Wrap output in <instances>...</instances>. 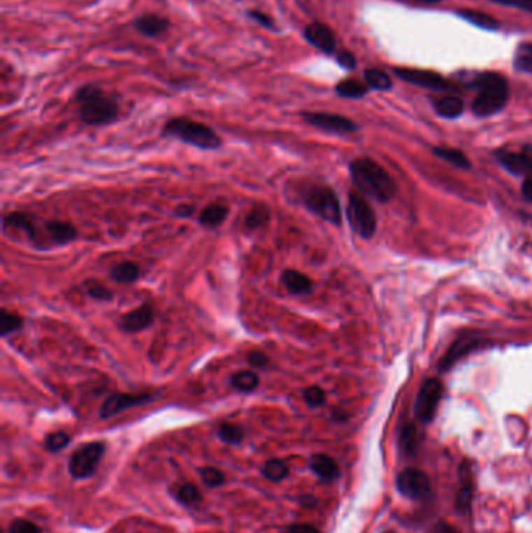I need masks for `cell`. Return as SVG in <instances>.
I'll list each match as a JSON object with an SVG mask.
<instances>
[{
    "mask_svg": "<svg viewBox=\"0 0 532 533\" xmlns=\"http://www.w3.org/2000/svg\"><path fill=\"white\" fill-rule=\"evenodd\" d=\"M484 341L486 340L482 339L479 332L470 331V332L462 334V336L456 339L453 346L447 351L445 357L442 359L440 370H449L456 362L461 360V357H463V355L468 353H472L473 350H476V348H479Z\"/></svg>",
    "mask_w": 532,
    "mask_h": 533,
    "instance_id": "14",
    "label": "cell"
},
{
    "mask_svg": "<svg viewBox=\"0 0 532 533\" xmlns=\"http://www.w3.org/2000/svg\"><path fill=\"white\" fill-rule=\"evenodd\" d=\"M74 100L78 106V118L86 125H110L119 118V97L113 92L105 91L99 85H85L78 87Z\"/></svg>",
    "mask_w": 532,
    "mask_h": 533,
    "instance_id": "1",
    "label": "cell"
},
{
    "mask_svg": "<svg viewBox=\"0 0 532 533\" xmlns=\"http://www.w3.org/2000/svg\"><path fill=\"white\" fill-rule=\"evenodd\" d=\"M302 119L311 127L332 134H351L358 132V124L351 119L332 113H302Z\"/></svg>",
    "mask_w": 532,
    "mask_h": 533,
    "instance_id": "8",
    "label": "cell"
},
{
    "mask_svg": "<svg viewBox=\"0 0 532 533\" xmlns=\"http://www.w3.org/2000/svg\"><path fill=\"white\" fill-rule=\"evenodd\" d=\"M514 67L520 72L532 73V43H523L517 47Z\"/></svg>",
    "mask_w": 532,
    "mask_h": 533,
    "instance_id": "32",
    "label": "cell"
},
{
    "mask_svg": "<svg viewBox=\"0 0 532 533\" xmlns=\"http://www.w3.org/2000/svg\"><path fill=\"white\" fill-rule=\"evenodd\" d=\"M350 175L354 186L365 197L374 198L381 203L392 200L397 186L392 176L370 158H358L350 162Z\"/></svg>",
    "mask_w": 532,
    "mask_h": 533,
    "instance_id": "2",
    "label": "cell"
},
{
    "mask_svg": "<svg viewBox=\"0 0 532 533\" xmlns=\"http://www.w3.org/2000/svg\"><path fill=\"white\" fill-rule=\"evenodd\" d=\"M200 473H202L203 482L209 485V487H219V485H222L225 481V476L216 468H203Z\"/></svg>",
    "mask_w": 532,
    "mask_h": 533,
    "instance_id": "42",
    "label": "cell"
},
{
    "mask_svg": "<svg viewBox=\"0 0 532 533\" xmlns=\"http://www.w3.org/2000/svg\"><path fill=\"white\" fill-rule=\"evenodd\" d=\"M397 487L401 495L414 499V501H423L431 496V482H429L428 476L414 468L401 471L397 479Z\"/></svg>",
    "mask_w": 532,
    "mask_h": 533,
    "instance_id": "11",
    "label": "cell"
},
{
    "mask_svg": "<svg viewBox=\"0 0 532 533\" xmlns=\"http://www.w3.org/2000/svg\"><path fill=\"white\" fill-rule=\"evenodd\" d=\"M364 78L367 86L377 89V91H387L392 87L391 77L381 69H367L364 72Z\"/></svg>",
    "mask_w": 532,
    "mask_h": 533,
    "instance_id": "33",
    "label": "cell"
},
{
    "mask_svg": "<svg viewBox=\"0 0 532 533\" xmlns=\"http://www.w3.org/2000/svg\"><path fill=\"white\" fill-rule=\"evenodd\" d=\"M2 228L6 234H8L10 231L15 232V234H18L19 232V234H22L27 241L41 250L39 231H38L35 220H33L29 214L18 213V211L16 213L5 214L2 218Z\"/></svg>",
    "mask_w": 532,
    "mask_h": 533,
    "instance_id": "13",
    "label": "cell"
},
{
    "mask_svg": "<svg viewBox=\"0 0 532 533\" xmlns=\"http://www.w3.org/2000/svg\"><path fill=\"white\" fill-rule=\"evenodd\" d=\"M309 467L312 469V473L318 476L322 481H334L339 476V467L337 463L334 462L331 457L325 455V454H316L312 455Z\"/></svg>",
    "mask_w": 532,
    "mask_h": 533,
    "instance_id": "22",
    "label": "cell"
},
{
    "mask_svg": "<svg viewBox=\"0 0 532 533\" xmlns=\"http://www.w3.org/2000/svg\"><path fill=\"white\" fill-rule=\"evenodd\" d=\"M43 229L47 236V241L52 245H66L75 241L78 236L77 228L71 222L66 220H49L44 222Z\"/></svg>",
    "mask_w": 532,
    "mask_h": 533,
    "instance_id": "18",
    "label": "cell"
},
{
    "mask_svg": "<svg viewBox=\"0 0 532 533\" xmlns=\"http://www.w3.org/2000/svg\"><path fill=\"white\" fill-rule=\"evenodd\" d=\"M459 482H461V488L458 491V497H456V505H458L459 511H468L470 504H472L473 482H472V471H470L467 463L461 467Z\"/></svg>",
    "mask_w": 532,
    "mask_h": 533,
    "instance_id": "23",
    "label": "cell"
},
{
    "mask_svg": "<svg viewBox=\"0 0 532 533\" xmlns=\"http://www.w3.org/2000/svg\"><path fill=\"white\" fill-rule=\"evenodd\" d=\"M303 36L317 50L332 55L337 50V41L334 31L323 22H311L303 29Z\"/></svg>",
    "mask_w": 532,
    "mask_h": 533,
    "instance_id": "15",
    "label": "cell"
},
{
    "mask_svg": "<svg viewBox=\"0 0 532 533\" xmlns=\"http://www.w3.org/2000/svg\"><path fill=\"white\" fill-rule=\"evenodd\" d=\"M281 283L290 295H306L312 290V281L309 276L294 269H286L281 273Z\"/></svg>",
    "mask_w": 532,
    "mask_h": 533,
    "instance_id": "20",
    "label": "cell"
},
{
    "mask_svg": "<svg viewBox=\"0 0 532 533\" xmlns=\"http://www.w3.org/2000/svg\"><path fill=\"white\" fill-rule=\"evenodd\" d=\"M86 289H88V295H90L92 299H95V301H111L114 297L113 292L108 289V287L99 283L86 284Z\"/></svg>",
    "mask_w": 532,
    "mask_h": 533,
    "instance_id": "40",
    "label": "cell"
},
{
    "mask_svg": "<svg viewBox=\"0 0 532 533\" xmlns=\"http://www.w3.org/2000/svg\"><path fill=\"white\" fill-rule=\"evenodd\" d=\"M336 59L337 63L344 67V69H354L356 67V58H354V55L349 50H339L336 53Z\"/></svg>",
    "mask_w": 532,
    "mask_h": 533,
    "instance_id": "45",
    "label": "cell"
},
{
    "mask_svg": "<svg viewBox=\"0 0 532 533\" xmlns=\"http://www.w3.org/2000/svg\"><path fill=\"white\" fill-rule=\"evenodd\" d=\"M194 213H195V208L192 206V204H188V203L178 204V206H176L174 211L175 217H178V218H189Z\"/></svg>",
    "mask_w": 532,
    "mask_h": 533,
    "instance_id": "47",
    "label": "cell"
},
{
    "mask_svg": "<svg viewBox=\"0 0 532 533\" xmlns=\"http://www.w3.org/2000/svg\"><path fill=\"white\" fill-rule=\"evenodd\" d=\"M522 192H523V195H524V198H526V200L532 201V176L528 178V180L523 183Z\"/></svg>",
    "mask_w": 532,
    "mask_h": 533,
    "instance_id": "50",
    "label": "cell"
},
{
    "mask_svg": "<svg viewBox=\"0 0 532 533\" xmlns=\"http://www.w3.org/2000/svg\"><path fill=\"white\" fill-rule=\"evenodd\" d=\"M247 364L253 368H267L270 359L262 351H250L247 355Z\"/></svg>",
    "mask_w": 532,
    "mask_h": 533,
    "instance_id": "44",
    "label": "cell"
},
{
    "mask_svg": "<svg viewBox=\"0 0 532 533\" xmlns=\"http://www.w3.org/2000/svg\"><path fill=\"white\" fill-rule=\"evenodd\" d=\"M417 2H421V3H431V5H434V3L442 2V0H417Z\"/></svg>",
    "mask_w": 532,
    "mask_h": 533,
    "instance_id": "51",
    "label": "cell"
},
{
    "mask_svg": "<svg viewBox=\"0 0 532 533\" xmlns=\"http://www.w3.org/2000/svg\"><path fill=\"white\" fill-rule=\"evenodd\" d=\"M459 16L462 19L468 20L470 24H473L476 27H481V29H484V30H498L500 29V24H498V20L492 16L486 15V13H482V11L461 10Z\"/></svg>",
    "mask_w": 532,
    "mask_h": 533,
    "instance_id": "28",
    "label": "cell"
},
{
    "mask_svg": "<svg viewBox=\"0 0 532 533\" xmlns=\"http://www.w3.org/2000/svg\"><path fill=\"white\" fill-rule=\"evenodd\" d=\"M303 398H304V401H306V404L311 406V407H320V406H323V404H325V401H326L325 392H323L320 387H317V385H311V387H308V388H304Z\"/></svg>",
    "mask_w": 532,
    "mask_h": 533,
    "instance_id": "39",
    "label": "cell"
},
{
    "mask_svg": "<svg viewBox=\"0 0 532 533\" xmlns=\"http://www.w3.org/2000/svg\"><path fill=\"white\" fill-rule=\"evenodd\" d=\"M161 134L164 138L181 141L200 150H217L223 143L214 128L203 124V122L184 118V115L167 120V124L162 127Z\"/></svg>",
    "mask_w": 532,
    "mask_h": 533,
    "instance_id": "4",
    "label": "cell"
},
{
    "mask_svg": "<svg viewBox=\"0 0 532 533\" xmlns=\"http://www.w3.org/2000/svg\"><path fill=\"white\" fill-rule=\"evenodd\" d=\"M156 318V311L153 304L144 303L138 309H133L127 313H124L118 321V325L122 331L125 332H141L147 329V327L152 326L155 323Z\"/></svg>",
    "mask_w": 532,
    "mask_h": 533,
    "instance_id": "16",
    "label": "cell"
},
{
    "mask_svg": "<svg viewBox=\"0 0 532 533\" xmlns=\"http://www.w3.org/2000/svg\"><path fill=\"white\" fill-rule=\"evenodd\" d=\"M284 533H320L314 525L309 524H295L286 529Z\"/></svg>",
    "mask_w": 532,
    "mask_h": 533,
    "instance_id": "48",
    "label": "cell"
},
{
    "mask_svg": "<svg viewBox=\"0 0 532 533\" xmlns=\"http://www.w3.org/2000/svg\"><path fill=\"white\" fill-rule=\"evenodd\" d=\"M300 200L309 213L323 218V220L332 225H340L342 222V209H340L339 197L326 184L312 183L304 186L300 192Z\"/></svg>",
    "mask_w": 532,
    "mask_h": 533,
    "instance_id": "5",
    "label": "cell"
},
{
    "mask_svg": "<svg viewBox=\"0 0 532 533\" xmlns=\"http://www.w3.org/2000/svg\"><path fill=\"white\" fill-rule=\"evenodd\" d=\"M150 401H153V396L150 393H139V395L114 393L111 396H108L104 404H102L100 416L105 420L113 418V416L119 415L120 412H124V410L138 407V406H144Z\"/></svg>",
    "mask_w": 532,
    "mask_h": 533,
    "instance_id": "12",
    "label": "cell"
},
{
    "mask_svg": "<svg viewBox=\"0 0 532 533\" xmlns=\"http://www.w3.org/2000/svg\"><path fill=\"white\" fill-rule=\"evenodd\" d=\"M428 533H459V530H456L453 525H449L447 523H438Z\"/></svg>",
    "mask_w": 532,
    "mask_h": 533,
    "instance_id": "49",
    "label": "cell"
},
{
    "mask_svg": "<svg viewBox=\"0 0 532 533\" xmlns=\"http://www.w3.org/2000/svg\"><path fill=\"white\" fill-rule=\"evenodd\" d=\"M495 3L504 6H512V8H520L532 13V0H492Z\"/></svg>",
    "mask_w": 532,
    "mask_h": 533,
    "instance_id": "46",
    "label": "cell"
},
{
    "mask_svg": "<svg viewBox=\"0 0 532 533\" xmlns=\"http://www.w3.org/2000/svg\"><path fill=\"white\" fill-rule=\"evenodd\" d=\"M288 473H289L288 464L281 460H276V459L269 460L262 468V474L272 482H279V481L286 479V477H288Z\"/></svg>",
    "mask_w": 532,
    "mask_h": 533,
    "instance_id": "35",
    "label": "cell"
},
{
    "mask_svg": "<svg viewBox=\"0 0 532 533\" xmlns=\"http://www.w3.org/2000/svg\"><path fill=\"white\" fill-rule=\"evenodd\" d=\"M134 30L147 38H156L164 35L170 29V20L160 15H142L133 20Z\"/></svg>",
    "mask_w": 532,
    "mask_h": 533,
    "instance_id": "19",
    "label": "cell"
},
{
    "mask_svg": "<svg viewBox=\"0 0 532 533\" xmlns=\"http://www.w3.org/2000/svg\"><path fill=\"white\" fill-rule=\"evenodd\" d=\"M470 87H477V95L472 104V111L477 118H489L500 113L509 100L507 80L500 73H475L467 81Z\"/></svg>",
    "mask_w": 532,
    "mask_h": 533,
    "instance_id": "3",
    "label": "cell"
},
{
    "mask_svg": "<svg viewBox=\"0 0 532 533\" xmlns=\"http://www.w3.org/2000/svg\"><path fill=\"white\" fill-rule=\"evenodd\" d=\"M393 73L401 80L407 81V83L420 86V87L434 89V91L445 92V91H454L456 89V86L451 83V81L440 77L438 72H433V71L414 69V67H395Z\"/></svg>",
    "mask_w": 532,
    "mask_h": 533,
    "instance_id": "10",
    "label": "cell"
},
{
    "mask_svg": "<svg viewBox=\"0 0 532 533\" xmlns=\"http://www.w3.org/2000/svg\"><path fill=\"white\" fill-rule=\"evenodd\" d=\"M105 444L100 441H92L81 444V446L74 450L69 460V473L74 479H86L95 473L99 463L104 457Z\"/></svg>",
    "mask_w": 532,
    "mask_h": 533,
    "instance_id": "7",
    "label": "cell"
},
{
    "mask_svg": "<svg viewBox=\"0 0 532 533\" xmlns=\"http://www.w3.org/2000/svg\"><path fill=\"white\" fill-rule=\"evenodd\" d=\"M433 152L435 156H438V158L447 161L449 164H453L454 167L470 169V161L467 159V156L461 152V150L447 148V147H434Z\"/></svg>",
    "mask_w": 532,
    "mask_h": 533,
    "instance_id": "30",
    "label": "cell"
},
{
    "mask_svg": "<svg viewBox=\"0 0 532 533\" xmlns=\"http://www.w3.org/2000/svg\"><path fill=\"white\" fill-rule=\"evenodd\" d=\"M496 158L501 166L514 175H528L532 173V152H512V150H498Z\"/></svg>",
    "mask_w": 532,
    "mask_h": 533,
    "instance_id": "17",
    "label": "cell"
},
{
    "mask_svg": "<svg viewBox=\"0 0 532 533\" xmlns=\"http://www.w3.org/2000/svg\"><path fill=\"white\" fill-rule=\"evenodd\" d=\"M230 384L237 392L251 393L258 388L259 378H258V374L251 370H242V371H237L231 376Z\"/></svg>",
    "mask_w": 532,
    "mask_h": 533,
    "instance_id": "26",
    "label": "cell"
},
{
    "mask_svg": "<svg viewBox=\"0 0 532 533\" xmlns=\"http://www.w3.org/2000/svg\"><path fill=\"white\" fill-rule=\"evenodd\" d=\"M247 16H248L250 19H253L255 22H258V24L261 25V27H264V29L272 30V31L276 30V24H275V20L272 19V17L267 15V13H264V11H259V10H248Z\"/></svg>",
    "mask_w": 532,
    "mask_h": 533,
    "instance_id": "41",
    "label": "cell"
},
{
    "mask_svg": "<svg viewBox=\"0 0 532 533\" xmlns=\"http://www.w3.org/2000/svg\"><path fill=\"white\" fill-rule=\"evenodd\" d=\"M217 435L227 444H239L244 440V429L237 425H231V422H223L219 426Z\"/></svg>",
    "mask_w": 532,
    "mask_h": 533,
    "instance_id": "34",
    "label": "cell"
},
{
    "mask_svg": "<svg viewBox=\"0 0 532 533\" xmlns=\"http://www.w3.org/2000/svg\"><path fill=\"white\" fill-rule=\"evenodd\" d=\"M69 441H71L69 435L63 432V430H58V432H53L50 435H47L44 444H46V448L50 450V453H58V450L64 449L67 444H69Z\"/></svg>",
    "mask_w": 532,
    "mask_h": 533,
    "instance_id": "37",
    "label": "cell"
},
{
    "mask_svg": "<svg viewBox=\"0 0 532 533\" xmlns=\"http://www.w3.org/2000/svg\"><path fill=\"white\" fill-rule=\"evenodd\" d=\"M401 448H403L407 454H412L415 448H417V430L412 425H407L401 430L400 435Z\"/></svg>",
    "mask_w": 532,
    "mask_h": 533,
    "instance_id": "38",
    "label": "cell"
},
{
    "mask_svg": "<svg viewBox=\"0 0 532 533\" xmlns=\"http://www.w3.org/2000/svg\"><path fill=\"white\" fill-rule=\"evenodd\" d=\"M346 218L350 227L359 237L370 239L377 231V214H374L365 195L360 192H351L346 203Z\"/></svg>",
    "mask_w": 532,
    "mask_h": 533,
    "instance_id": "6",
    "label": "cell"
},
{
    "mask_svg": "<svg viewBox=\"0 0 532 533\" xmlns=\"http://www.w3.org/2000/svg\"><path fill=\"white\" fill-rule=\"evenodd\" d=\"M230 214V208L222 203H209L202 209L199 223L204 228H217L225 222Z\"/></svg>",
    "mask_w": 532,
    "mask_h": 533,
    "instance_id": "21",
    "label": "cell"
},
{
    "mask_svg": "<svg viewBox=\"0 0 532 533\" xmlns=\"http://www.w3.org/2000/svg\"><path fill=\"white\" fill-rule=\"evenodd\" d=\"M270 220V209L265 206V204H255L253 208L250 209V213L245 215V228L247 229H258L262 228L264 225H267Z\"/></svg>",
    "mask_w": 532,
    "mask_h": 533,
    "instance_id": "29",
    "label": "cell"
},
{
    "mask_svg": "<svg viewBox=\"0 0 532 533\" xmlns=\"http://www.w3.org/2000/svg\"><path fill=\"white\" fill-rule=\"evenodd\" d=\"M442 392L443 388L438 379H426L421 384L417 401H415V415H417V418L421 422H429L434 420L442 398Z\"/></svg>",
    "mask_w": 532,
    "mask_h": 533,
    "instance_id": "9",
    "label": "cell"
},
{
    "mask_svg": "<svg viewBox=\"0 0 532 533\" xmlns=\"http://www.w3.org/2000/svg\"><path fill=\"white\" fill-rule=\"evenodd\" d=\"M434 109L442 118L456 119L463 113V104L461 99L454 97V95H445V97L434 100Z\"/></svg>",
    "mask_w": 532,
    "mask_h": 533,
    "instance_id": "25",
    "label": "cell"
},
{
    "mask_svg": "<svg viewBox=\"0 0 532 533\" xmlns=\"http://www.w3.org/2000/svg\"><path fill=\"white\" fill-rule=\"evenodd\" d=\"M176 499H178L183 505H188V507H190V505L200 502L202 496H200V491L197 490L194 485L184 483L178 490H176Z\"/></svg>",
    "mask_w": 532,
    "mask_h": 533,
    "instance_id": "36",
    "label": "cell"
},
{
    "mask_svg": "<svg viewBox=\"0 0 532 533\" xmlns=\"http://www.w3.org/2000/svg\"><path fill=\"white\" fill-rule=\"evenodd\" d=\"M368 92V86L358 80L346 78L336 85V94L342 99H363Z\"/></svg>",
    "mask_w": 532,
    "mask_h": 533,
    "instance_id": "27",
    "label": "cell"
},
{
    "mask_svg": "<svg viewBox=\"0 0 532 533\" xmlns=\"http://www.w3.org/2000/svg\"><path fill=\"white\" fill-rule=\"evenodd\" d=\"M24 326V320L16 312L2 309L0 312V336L8 337L13 332H18Z\"/></svg>",
    "mask_w": 532,
    "mask_h": 533,
    "instance_id": "31",
    "label": "cell"
},
{
    "mask_svg": "<svg viewBox=\"0 0 532 533\" xmlns=\"http://www.w3.org/2000/svg\"><path fill=\"white\" fill-rule=\"evenodd\" d=\"M110 276L113 281L119 284H133L141 276V266L132 261L119 262L111 269Z\"/></svg>",
    "mask_w": 532,
    "mask_h": 533,
    "instance_id": "24",
    "label": "cell"
},
{
    "mask_svg": "<svg viewBox=\"0 0 532 533\" xmlns=\"http://www.w3.org/2000/svg\"><path fill=\"white\" fill-rule=\"evenodd\" d=\"M8 533H41L38 525L33 524L31 521H27V519H16L10 524Z\"/></svg>",
    "mask_w": 532,
    "mask_h": 533,
    "instance_id": "43",
    "label": "cell"
}]
</instances>
